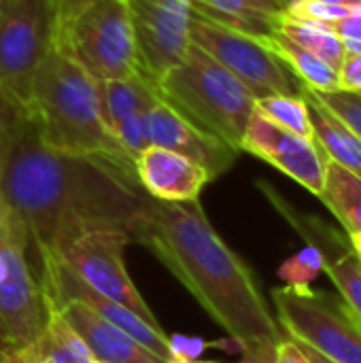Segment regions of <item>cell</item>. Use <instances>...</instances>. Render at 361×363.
I'll return each instance as SVG.
<instances>
[{"mask_svg":"<svg viewBox=\"0 0 361 363\" xmlns=\"http://www.w3.org/2000/svg\"><path fill=\"white\" fill-rule=\"evenodd\" d=\"M130 238L147 247L181 281L240 351L279 345L285 338L253 270L223 242L200 200L149 198L130 228Z\"/></svg>","mask_w":361,"mask_h":363,"instance_id":"1","label":"cell"},{"mask_svg":"<svg viewBox=\"0 0 361 363\" xmlns=\"http://www.w3.org/2000/svg\"><path fill=\"white\" fill-rule=\"evenodd\" d=\"M0 189L26 223L34 249L77 225H115L130 234L149 196L123 170L47 147L28 113L0 172Z\"/></svg>","mask_w":361,"mask_h":363,"instance_id":"2","label":"cell"},{"mask_svg":"<svg viewBox=\"0 0 361 363\" xmlns=\"http://www.w3.org/2000/svg\"><path fill=\"white\" fill-rule=\"evenodd\" d=\"M28 113L47 147L106 162L136 179L134 160L119 147L104 121L98 79L57 47L34 74Z\"/></svg>","mask_w":361,"mask_h":363,"instance_id":"3","label":"cell"},{"mask_svg":"<svg viewBox=\"0 0 361 363\" xmlns=\"http://www.w3.org/2000/svg\"><path fill=\"white\" fill-rule=\"evenodd\" d=\"M155 87L160 98L187 121L240 151L255 96L209 53L191 43L183 62L170 68Z\"/></svg>","mask_w":361,"mask_h":363,"instance_id":"4","label":"cell"},{"mask_svg":"<svg viewBox=\"0 0 361 363\" xmlns=\"http://www.w3.org/2000/svg\"><path fill=\"white\" fill-rule=\"evenodd\" d=\"M55 47L98 81L145 74L128 0H66Z\"/></svg>","mask_w":361,"mask_h":363,"instance_id":"5","label":"cell"},{"mask_svg":"<svg viewBox=\"0 0 361 363\" xmlns=\"http://www.w3.org/2000/svg\"><path fill=\"white\" fill-rule=\"evenodd\" d=\"M32 257V236L0 189V349H26L47 328L49 306Z\"/></svg>","mask_w":361,"mask_h":363,"instance_id":"6","label":"cell"},{"mask_svg":"<svg viewBox=\"0 0 361 363\" xmlns=\"http://www.w3.org/2000/svg\"><path fill=\"white\" fill-rule=\"evenodd\" d=\"M130 242L123 228L77 225L60 232L49 247L36 251L55 257L94 291L123 304L153 328H162L126 270L123 253Z\"/></svg>","mask_w":361,"mask_h":363,"instance_id":"7","label":"cell"},{"mask_svg":"<svg viewBox=\"0 0 361 363\" xmlns=\"http://www.w3.org/2000/svg\"><path fill=\"white\" fill-rule=\"evenodd\" d=\"M277 321L285 336L330 363H361V321L349 306L313 287L270 291Z\"/></svg>","mask_w":361,"mask_h":363,"instance_id":"8","label":"cell"},{"mask_svg":"<svg viewBox=\"0 0 361 363\" xmlns=\"http://www.w3.org/2000/svg\"><path fill=\"white\" fill-rule=\"evenodd\" d=\"M57 40L53 0H11L0 15V85L28 106L34 74Z\"/></svg>","mask_w":361,"mask_h":363,"instance_id":"9","label":"cell"},{"mask_svg":"<svg viewBox=\"0 0 361 363\" xmlns=\"http://www.w3.org/2000/svg\"><path fill=\"white\" fill-rule=\"evenodd\" d=\"M191 43L243 81L255 98L300 94L298 79L251 34L228 28L194 11Z\"/></svg>","mask_w":361,"mask_h":363,"instance_id":"10","label":"cell"},{"mask_svg":"<svg viewBox=\"0 0 361 363\" xmlns=\"http://www.w3.org/2000/svg\"><path fill=\"white\" fill-rule=\"evenodd\" d=\"M145 74L157 83L191 47V0H128Z\"/></svg>","mask_w":361,"mask_h":363,"instance_id":"11","label":"cell"},{"mask_svg":"<svg viewBox=\"0 0 361 363\" xmlns=\"http://www.w3.org/2000/svg\"><path fill=\"white\" fill-rule=\"evenodd\" d=\"M240 151L264 160L319 198L328 157L313 138L285 130L266 119L262 113L253 111L240 140Z\"/></svg>","mask_w":361,"mask_h":363,"instance_id":"12","label":"cell"},{"mask_svg":"<svg viewBox=\"0 0 361 363\" xmlns=\"http://www.w3.org/2000/svg\"><path fill=\"white\" fill-rule=\"evenodd\" d=\"M98 85L104 121L113 138L132 160H136V155L149 147L147 117L151 106L160 100L155 83L147 74H134L98 81Z\"/></svg>","mask_w":361,"mask_h":363,"instance_id":"13","label":"cell"},{"mask_svg":"<svg viewBox=\"0 0 361 363\" xmlns=\"http://www.w3.org/2000/svg\"><path fill=\"white\" fill-rule=\"evenodd\" d=\"M147 138L149 145L166 147L194 160L213 177V181L226 174L240 155V151L232 149L230 145L217 140L215 136L202 132L198 125L187 121L162 98L149 111Z\"/></svg>","mask_w":361,"mask_h":363,"instance_id":"14","label":"cell"},{"mask_svg":"<svg viewBox=\"0 0 361 363\" xmlns=\"http://www.w3.org/2000/svg\"><path fill=\"white\" fill-rule=\"evenodd\" d=\"M270 200L279 206L283 217L296 228V232L323 253V272L338 289V298L361 321V262L349 242V236L336 232L334 228L326 225L315 217H304L291 211L272 194Z\"/></svg>","mask_w":361,"mask_h":363,"instance_id":"15","label":"cell"},{"mask_svg":"<svg viewBox=\"0 0 361 363\" xmlns=\"http://www.w3.org/2000/svg\"><path fill=\"white\" fill-rule=\"evenodd\" d=\"M134 172L140 189L160 202L200 200L202 189L213 183L200 164L157 145H149L136 155Z\"/></svg>","mask_w":361,"mask_h":363,"instance_id":"16","label":"cell"},{"mask_svg":"<svg viewBox=\"0 0 361 363\" xmlns=\"http://www.w3.org/2000/svg\"><path fill=\"white\" fill-rule=\"evenodd\" d=\"M47 306H53L64 317V321L87 345L96 363H166L145 349L136 338L109 323L91 306L79 300H66Z\"/></svg>","mask_w":361,"mask_h":363,"instance_id":"17","label":"cell"},{"mask_svg":"<svg viewBox=\"0 0 361 363\" xmlns=\"http://www.w3.org/2000/svg\"><path fill=\"white\" fill-rule=\"evenodd\" d=\"M300 94L306 100L313 138L319 149L330 162L361 177V140L355 136V132L347 123H343L311 89L300 85Z\"/></svg>","mask_w":361,"mask_h":363,"instance_id":"18","label":"cell"},{"mask_svg":"<svg viewBox=\"0 0 361 363\" xmlns=\"http://www.w3.org/2000/svg\"><path fill=\"white\" fill-rule=\"evenodd\" d=\"M253 38L266 51H270L298 79V83L302 87H306L311 91H317V94H330V91L340 89L338 70L332 68L330 64H326L315 53L300 47L298 43L289 40L285 34L274 30L270 34H260V36H253Z\"/></svg>","mask_w":361,"mask_h":363,"instance_id":"19","label":"cell"},{"mask_svg":"<svg viewBox=\"0 0 361 363\" xmlns=\"http://www.w3.org/2000/svg\"><path fill=\"white\" fill-rule=\"evenodd\" d=\"M191 6L196 13L251 36L274 32L283 13L272 0H191Z\"/></svg>","mask_w":361,"mask_h":363,"instance_id":"20","label":"cell"},{"mask_svg":"<svg viewBox=\"0 0 361 363\" xmlns=\"http://www.w3.org/2000/svg\"><path fill=\"white\" fill-rule=\"evenodd\" d=\"M319 200L340 221L347 236L361 234V177L330 162L326 166L323 189Z\"/></svg>","mask_w":361,"mask_h":363,"instance_id":"21","label":"cell"},{"mask_svg":"<svg viewBox=\"0 0 361 363\" xmlns=\"http://www.w3.org/2000/svg\"><path fill=\"white\" fill-rule=\"evenodd\" d=\"M26 353L30 363H96L87 345L53 306H49L45 332L34 345L26 347Z\"/></svg>","mask_w":361,"mask_h":363,"instance_id":"22","label":"cell"},{"mask_svg":"<svg viewBox=\"0 0 361 363\" xmlns=\"http://www.w3.org/2000/svg\"><path fill=\"white\" fill-rule=\"evenodd\" d=\"M277 32L285 34L289 40L298 43L300 47H304L306 51L315 53L317 57H321L326 64H330L332 68H340L343 60H345V47L340 43V38L323 23H313V21H304V19H294L289 15H285V11L281 13L279 21H277Z\"/></svg>","mask_w":361,"mask_h":363,"instance_id":"23","label":"cell"},{"mask_svg":"<svg viewBox=\"0 0 361 363\" xmlns=\"http://www.w3.org/2000/svg\"><path fill=\"white\" fill-rule=\"evenodd\" d=\"M255 111L285 130L313 138L311 115L302 94H270L255 98Z\"/></svg>","mask_w":361,"mask_h":363,"instance_id":"24","label":"cell"},{"mask_svg":"<svg viewBox=\"0 0 361 363\" xmlns=\"http://www.w3.org/2000/svg\"><path fill=\"white\" fill-rule=\"evenodd\" d=\"M323 253L315 245L306 242V247H302L279 266V279L285 283V287L306 289L313 287L319 274H323Z\"/></svg>","mask_w":361,"mask_h":363,"instance_id":"25","label":"cell"},{"mask_svg":"<svg viewBox=\"0 0 361 363\" xmlns=\"http://www.w3.org/2000/svg\"><path fill=\"white\" fill-rule=\"evenodd\" d=\"M26 117H28V106L0 85V172L9 155V149Z\"/></svg>","mask_w":361,"mask_h":363,"instance_id":"26","label":"cell"},{"mask_svg":"<svg viewBox=\"0 0 361 363\" xmlns=\"http://www.w3.org/2000/svg\"><path fill=\"white\" fill-rule=\"evenodd\" d=\"M357 6V4H355ZM285 15L294 17V19H304V21H313V23H323L330 26L343 17H347L353 6L347 4H332L326 0H294L289 6L283 9Z\"/></svg>","mask_w":361,"mask_h":363,"instance_id":"27","label":"cell"},{"mask_svg":"<svg viewBox=\"0 0 361 363\" xmlns=\"http://www.w3.org/2000/svg\"><path fill=\"white\" fill-rule=\"evenodd\" d=\"M343 123H347L355 136L361 140V91H330V94H317L313 91Z\"/></svg>","mask_w":361,"mask_h":363,"instance_id":"28","label":"cell"},{"mask_svg":"<svg viewBox=\"0 0 361 363\" xmlns=\"http://www.w3.org/2000/svg\"><path fill=\"white\" fill-rule=\"evenodd\" d=\"M211 347H236L240 353V347L230 338L228 342H209L204 338H189V336H181V334H172L168 336V363H191L198 362V357L211 349Z\"/></svg>","mask_w":361,"mask_h":363,"instance_id":"29","label":"cell"},{"mask_svg":"<svg viewBox=\"0 0 361 363\" xmlns=\"http://www.w3.org/2000/svg\"><path fill=\"white\" fill-rule=\"evenodd\" d=\"M328 28L340 38L347 55L349 53H361V4L353 6V11L347 17L330 23Z\"/></svg>","mask_w":361,"mask_h":363,"instance_id":"30","label":"cell"},{"mask_svg":"<svg viewBox=\"0 0 361 363\" xmlns=\"http://www.w3.org/2000/svg\"><path fill=\"white\" fill-rule=\"evenodd\" d=\"M338 83L343 91H361V53L345 55L338 68Z\"/></svg>","mask_w":361,"mask_h":363,"instance_id":"31","label":"cell"},{"mask_svg":"<svg viewBox=\"0 0 361 363\" xmlns=\"http://www.w3.org/2000/svg\"><path fill=\"white\" fill-rule=\"evenodd\" d=\"M277 363H313L309 359L306 351L296 342L291 340L289 336H285L279 347H277Z\"/></svg>","mask_w":361,"mask_h":363,"instance_id":"32","label":"cell"},{"mask_svg":"<svg viewBox=\"0 0 361 363\" xmlns=\"http://www.w3.org/2000/svg\"><path fill=\"white\" fill-rule=\"evenodd\" d=\"M277 347L279 345H255L240 351V363H277Z\"/></svg>","mask_w":361,"mask_h":363,"instance_id":"33","label":"cell"},{"mask_svg":"<svg viewBox=\"0 0 361 363\" xmlns=\"http://www.w3.org/2000/svg\"><path fill=\"white\" fill-rule=\"evenodd\" d=\"M349 242H351V247H353L355 255L360 257V262H361V234H351V236H349Z\"/></svg>","mask_w":361,"mask_h":363,"instance_id":"34","label":"cell"},{"mask_svg":"<svg viewBox=\"0 0 361 363\" xmlns=\"http://www.w3.org/2000/svg\"><path fill=\"white\" fill-rule=\"evenodd\" d=\"M300 347H302V345H300ZM302 349L306 351V355H309V359H311V362H313V363H330V362H326V359H323L321 355H317L315 351H311V349H306V347H302Z\"/></svg>","mask_w":361,"mask_h":363,"instance_id":"35","label":"cell"},{"mask_svg":"<svg viewBox=\"0 0 361 363\" xmlns=\"http://www.w3.org/2000/svg\"><path fill=\"white\" fill-rule=\"evenodd\" d=\"M326 2H332V4H347V6H355V4H361V0H326Z\"/></svg>","mask_w":361,"mask_h":363,"instance_id":"36","label":"cell"},{"mask_svg":"<svg viewBox=\"0 0 361 363\" xmlns=\"http://www.w3.org/2000/svg\"><path fill=\"white\" fill-rule=\"evenodd\" d=\"M64 2H66V0H53V4H55V9H57V23H60V13H62V9H64Z\"/></svg>","mask_w":361,"mask_h":363,"instance_id":"37","label":"cell"},{"mask_svg":"<svg viewBox=\"0 0 361 363\" xmlns=\"http://www.w3.org/2000/svg\"><path fill=\"white\" fill-rule=\"evenodd\" d=\"M272 2H274L277 6H281V9H285V6H289V4H291L294 0H272Z\"/></svg>","mask_w":361,"mask_h":363,"instance_id":"38","label":"cell"},{"mask_svg":"<svg viewBox=\"0 0 361 363\" xmlns=\"http://www.w3.org/2000/svg\"><path fill=\"white\" fill-rule=\"evenodd\" d=\"M11 0H0V15H2V11L6 9V4H9Z\"/></svg>","mask_w":361,"mask_h":363,"instance_id":"39","label":"cell"},{"mask_svg":"<svg viewBox=\"0 0 361 363\" xmlns=\"http://www.w3.org/2000/svg\"><path fill=\"white\" fill-rule=\"evenodd\" d=\"M191 363H215V362H191Z\"/></svg>","mask_w":361,"mask_h":363,"instance_id":"40","label":"cell"}]
</instances>
